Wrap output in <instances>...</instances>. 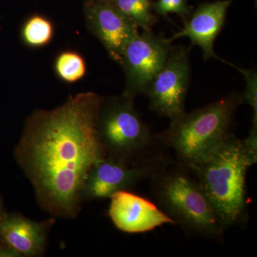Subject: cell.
<instances>
[{
  "label": "cell",
  "instance_id": "ffe728a7",
  "mask_svg": "<svg viewBox=\"0 0 257 257\" xmlns=\"http://www.w3.org/2000/svg\"><path fill=\"white\" fill-rule=\"evenodd\" d=\"M255 1H256V0H255Z\"/></svg>",
  "mask_w": 257,
  "mask_h": 257
},
{
  "label": "cell",
  "instance_id": "7a4b0ae2",
  "mask_svg": "<svg viewBox=\"0 0 257 257\" xmlns=\"http://www.w3.org/2000/svg\"><path fill=\"white\" fill-rule=\"evenodd\" d=\"M160 209L187 234L221 242L226 229L200 184L181 163L167 162L151 179Z\"/></svg>",
  "mask_w": 257,
  "mask_h": 257
},
{
  "label": "cell",
  "instance_id": "52a82bcc",
  "mask_svg": "<svg viewBox=\"0 0 257 257\" xmlns=\"http://www.w3.org/2000/svg\"><path fill=\"white\" fill-rule=\"evenodd\" d=\"M167 162L162 156L136 164L106 156L88 174L81 201L106 199L119 191L130 190L144 180H150Z\"/></svg>",
  "mask_w": 257,
  "mask_h": 257
},
{
  "label": "cell",
  "instance_id": "8992f818",
  "mask_svg": "<svg viewBox=\"0 0 257 257\" xmlns=\"http://www.w3.org/2000/svg\"><path fill=\"white\" fill-rule=\"evenodd\" d=\"M169 39L144 31L125 47L119 64L124 69L126 87L122 95L134 99L146 93L152 79L163 67L172 46Z\"/></svg>",
  "mask_w": 257,
  "mask_h": 257
},
{
  "label": "cell",
  "instance_id": "ac0fdd59",
  "mask_svg": "<svg viewBox=\"0 0 257 257\" xmlns=\"http://www.w3.org/2000/svg\"><path fill=\"white\" fill-rule=\"evenodd\" d=\"M243 153L250 167L257 162V125L252 124L248 136L241 140Z\"/></svg>",
  "mask_w": 257,
  "mask_h": 257
},
{
  "label": "cell",
  "instance_id": "5bb4252c",
  "mask_svg": "<svg viewBox=\"0 0 257 257\" xmlns=\"http://www.w3.org/2000/svg\"><path fill=\"white\" fill-rule=\"evenodd\" d=\"M55 34L53 24L49 19L40 15L28 18L21 30L22 40L31 48H41L52 41Z\"/></svg>",
  "mask_w": 257,
  "mask_h": 257
},
{
  "label": "cell",
  "instance_id": "e0dca14e",
  "mask_svg": "<svg viewBox=\"0 0 257 257\" xmlns=\"http://www.w3.org/2000/svg\"><path fill=\"white\" fill-rule=\"evenodd\" d=\"M152 9L157 15L162 16L175 13L183 19L187 18L191 12L190 7L186 0H157L152 3Z\"/></svg>",
  "mask_w": 257,
  "mask_h": 257
},
{
  "label": "cell",
  "instance_id": "9a60e30c",
  "mask_svg": "<svg viewBox=\"0 0 257 257\" xmlns=\"http://www.w3.org/2000/svg\"><path fill=\"white\" fill-rule=\"evenodd\" d=\"M55 71L57 77L63 82H77L85 76L87 64L78 52L64 51L56 57Z\"/></svg>",
  "mask_w": 257,
  "mask_h": 257
},
{
  "label": "cell",
  "instance_id": "7c38bea8",
  "mask_svg": "<svg viewBox=\"0 0 257 257\" xmlns=\"http://www.w3.org/2000/svg\"><path fill=\"white\" fill-rule=\"evenodd\" d=\"M55 219L42 222L21 214L0 217V239L20 256H40L46 248L47 236Z\"/></svg>",
  "mask_w": 257,
  "mask_h": 257
},
{
  "label": "cell",
  "instance_id": "8fae6325",
  "mask_svg": "<svg viewBox=\"0 0 257 257\" xmlns=\"http://www.w3.org/2000/svg\"><path fill=\"white\" fill-rule=\"evenodd\" d=\"M232 2L223 0L200 5L192 18L185 22L184 28L169 40L172 42L187 37L194 45L200 47L204 60L214 58L229 64V62L216 55L214 43L224 26L228 8Z\"/></svg>",
  "mask_w": 257,
  "mask_h": 257
},
{
  "label": "cell",
  "instance_id": "30bf717a",
  "mask_svg": "<svg viewBox=\"0 0 257 257\" xmlns=\"http://www.w3.org/2000/svg\"><path fill=\"white\" fill-rule=\"evenodd\" d=\"M110 199L108 214L114 226L123 232L140 234L164 224L175 225L156 204L128 190L114 193Z\"/></svg>",
  "mask_w": 257,
  "mask_h": 257
},
{
  "label": "cell",
  "instance_id": "5b68a950",
  "mask_svg": "<svg viewBox=\"0 0 257 257\" xmlns=\"http://www.w3.org/2000/svg\"><path fill=\"white\" fill-rule=\"evenodd\" d=\"M96 128L106 156L128 164L162 157L152 152L157 139L140 117L132 98L102 97Z\"/></svg>",
  "mask_w": 257,
  "mask_h": 257
},
{
  "label": "cell",
  "instance_id": "d6986e66",
  "mask_svg": "<svg viewBox=\"0 0 257 257\" xmlns=\"http://www.w3.org/2000/svg\"><path fill=\"white\" fill-rule=\"evenodd\" d=\"M0 213H1V206H0Z\"/></svg>",
  "mask_w": 257,
  "mask_h": 257
},
{
  "label": "cell",
  "instance_id": "ba28073f",
  "mask_svg": "<svg viewBox=\"0 0 257 257\" xmlns=\"http://www.w3.org/2000/svg\"><path fill=\"white\" fill-rule=\"evenodd\" d=\"M189 74L188 52L184 47H172L165 64L145 93L150 99V110L170 119L182 114Z\"/></svg>",
  "mask_w": 257,
  "mask_h": 257
},
{
  "label": "cell",
  "instance_id": "6da1fadb",
  "mask_svg": "<svg viewBox=\"0 0 257 257\" xmlns=\"http://www.w3.org/2000/svg\"><path fill=\"white\" fill-rule=\"evenodd\" d=\"M101 99L79 93L52 110L34 111L25 122L15 159L39 205L55 217H77L88 174L106 156L96 128Z\"/></svg>",
  "mask_w": 257,
  "mask_h": 257
},
{
  "label": "cell",
  "instance_id": "3957f363",
  "mask_svg": "<svg viewBox=\"0 0 257 257\" xmlns=\"http://www.w3.org/2000/svg\"><path fill=\"white\" fill-rule=\"evenodd\" d=\"M187 167L200 184L226 230L246 224V175L251 167L241 140L232 134L210 156Z\"/></svg>",
  "mask_w": 257,
  "mask_h": 257
},
{
  "label": "cell",
  "instance_id": "4fadbf2b",
  "mask_svg": "<svg viewBox=\"0 0 257 257\" xmlns=\"http://www.w3.org/2000/svg\"><path fill=\"white\" fill-rule=\"evenodd\" d=\"M120 13L138 28L151 31L157 18L152 13V0H109Z\"/></svg>",
  "mask_w": 257,
  "mask_h": 257
},
{
  "label": "cell",
  "instance_id": "9c48e42d",
  "mask_svg": "<svg viewBox=\"0 0 257 257\" xmlns=\"http://www.w3.org/2000/svg\"><path fill=\"white\" fill-rule=\"evenodd\" d=\"M84 11L87 28L119 64L125 47L139 34L138 27L109 0H85Z\"/></svg>",
  "mask_w": 257,
  "mask_h": 257
},
{
  "label": "cell",
  "instance_id": "2e32d148",
  "mask_svg": "<svg viewBox=\"0 0 257 257\" xmlns=\"http://www.w3.org/2000/svg\"><path fill=\"white\" fill-rule=\"evenodd\" d=\"M233 67L243 74L246 88L242 96L243 103H246L252 109V124L257 125V74L253 69L239 68L232 64Z\"/></svg>",
  "mask_w": 257,
  "mask_h": 257
},
{
  "label": "cell",
  "instance_id": "277c9868",
  "mask_svg": "<svg viewBox=\"0 0 257 257\" xmlns=\"http://www.w3.org/2000/svg\"><path fill=\"white\" fill-rule=\"evenodd\" d=\"M242 103V96L235 93L204 107L184 111L155 137L175 150L179 163L195 165L210 156L232 135L235 111Z\"/></svg>",
  "mask_w": 257,
  "mask_h": 257
}]
</instances>
